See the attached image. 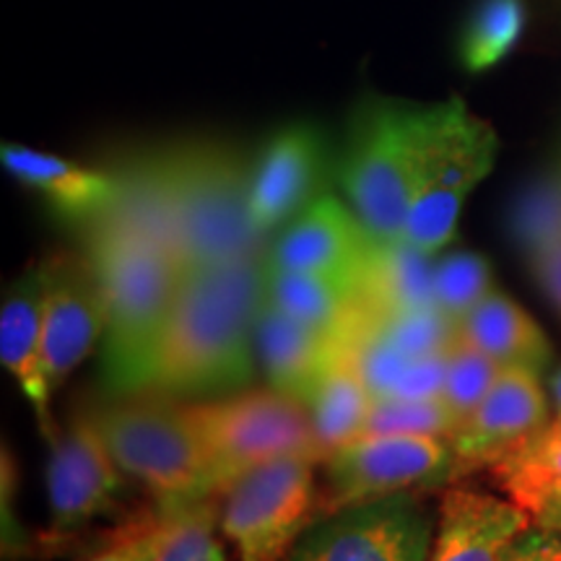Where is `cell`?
Instances as JSON below:
<instances>
[{"label": "cell", "instance_id": "obj_1", "mask_svg": "<svg viewBox=\"0 0 561 561\" xmlns=\"http://www.w3.org/2000/svg\"><path fill=\"white\" fill-rule=\"evenodd\" d=\"M268 255L182 273L144 390L210 396L244 388L255 375V328L265 301Z\"/></svg>", "mask_w": 561, "mask_h": 561}, {"label": "cell", "instance_id": "obj_2", "mask_svg": "<svg viewBox=\"0 0 561 561\" xmlns=\"http://www.w3.org/2000/svg\"><path fill=\"white\" fill-rule=\"evenodd\" d=\"M174 221V257L182 273L221 268L268 255V240L250 216V172L240 151L214 140L164 149Z\"/></svg>", "mask_w": 561, "mask_h": 561}, {"label": "cell", "instance_id": "obj_3", "mask_svg": "<svg viewBox=\"0 0 561 561\" xmlns=\"http://www.w3.org/2000/svg\"><path fill=\"white\" fill-rule=\"evenodd\" d=\"M87 252L107 297L104 375L121 396L140 392L178 297L182 268L161 244L115 231L91 229Z\"/></svg>", "mask_w": 561, "mask_h": 561}, {"label": "cell", "instance_id": "obj_4", "mask_svg": "<svg viewBox=\"0 0 561 561\" xmlns=\"http://www.w3.org/2000/svg\"><path fill=\"white\" fill-rule=\"evenodd\" d=\"M112 458L151 491L159 510L221 500L219 481L185 403L159 392H130L89 409Z\"/></svg>", "mask_w": 561, "mask_h": 561}, {"label": "cell", "instance_id": "obj_5", "mask_svg": "<svg viewBox=\"0 0 561 561\" xmlns=\"http://www.w3.org/2000/svg\"><path fill=\"white\" fill-rule=\"evenodd\" d=\"M424 107L369 100L351 121L339 182L377 242L403 240L416 187Z\"/></svg>", "mask_w": 561, "mask_h": 561}, {"label": "cell", "instance_id": "obj_6", "mask_svg": "<svg viewBox=\"0 0 561 561\" xmlns=\"http://www.w3.org/2000/svg\"><path fill=\"white\" fill-rule=\"evenodd\" d=\"M500 138L460 100L424 107L416 187L403 240L437 255L453 240L458 216L473 187L496 161Z\"/></svg>", "mask_w": 561, "mask_h": 561}, {"label": "cell", "instance_id": "obj_7", "mask_svg": "<svg viewBox=\"0 0 561 561\" xmlns=\"http://www.w3.org/2000/svg\"><path fill=\"white\" fill-rule=\"evenodd\" d=\"M224 494L244 473L280 458H310L322 466L312 413L278 390H248L221 401L185 403Z\"/></svg>", "mask_w": 561, "mask_h": 561}, {"label": "cell", "instance_id": "obj_8", "mask_svg": "<svg viewBox=\"0 0 561 561\" xmlns=\"http://www.w3.org/2000/svg\"><path fill=\"white\" fill-rule=\"evenodd\" d=\"M320 462L280 458L244 473L221 494L219 528L240 561H284L318 520Z\"/></svg>", "mask_w": 561, "mask_h": 561}, {"label": "cell", "instance_id": "obj_9", "mask_svg": "<svg viewBox=\"0 0 561 561\" xmlns=\"http://www.w3.org/2000/svg\"><path fill=\"white\" fill-rule=\"evenodd\" d=\"M325 494L318 517L351 504L380 500L401 491H426L460 481L450 439L416 434H369L322 460Z\"/></svg>", "mask_w": 561, "mask_h": 561}, {"label": "cell", "instance_id": "obj_10", "mask_svg": "<svg viewBox=\"0 0 561 561\" xmlns=\"http://www.w3.org/2000/svg\"><path fill=\"white\" fill-rule=\"evenodd\" d=\"M434 525L421 491H401L318 517L284 561H430Z\"/></svg>", "mask_w": 561, "mask_h": 561}, {"label": "cell", "instance_id": "obj_11", "mask_svg": "<svg viewBox=\"0 0 561 561\" xmlns=\"http://www.w3.org/2000/svg\"><path fill=\"white\" fill-rule=\"evenodd\" d=\"M107 297L89 252H60L47 257L45 320H42V369L55 392L104 341Z\"/></svg>", "mask_w": 561, "mask_h": 561}, {"label": "cell", "instance_id": "obj_12", "mask_svg": "<svg viewBox=\"0 0 561 561\" xmlns=\"http://www.w3.org/2000/svg\"><path fill=\"white\" fill-rule=\"evenodd\" d=\"M47 462V500L53 533H73L107 515L128 489V476L112 458L94 419L79 413L66 432L50 439Z\"/></svg>", "mask_w": 561, "mask_h": 561}, {"label": "cell", "instance_id": "obj_13", "mask_svg": "<svg viewBox=\"0 0 561 561\" xmlns=\"http://www.w3.org/2000/svg\"><path fill=\"white\" fill-rule=\"evenodd\" d=\"M549 421L551 413L541 388V371L504 367L489 396L460 421L450 437L460 476L466 479L481 468L491 471L496 462L543 432Z\"/></svg>", "mask_w": 561, "mask_h": 561}, {"label": "cell", "instance_id": "obj_14", "mask_svg": "<svg viewBox=\"0 0 561 561\" xmlns=\"http://www.w3.org/2000/svg\"><path fill=\"white\" fill-rule=\"evenodd\" d=\"M325 140L307 123L286 125L265 140L250 172V216L268 240L322 195Z\"/></svg>", "mask_w": 561, "mask_h": 561}, {"label": "cell", "instance_id": "obj_15", "mask_svg": "<svg viewBox=\"0 0 561 561\" xmlns=\"http://www.w3.org/2000/svg\"><path fill=\"white\" fill-rule=\"evenodd\" d=\"M375 242L348 203L343 206L333 195H320L276 237L268 248V265L356 284Z\"/></svg>", "mask_w": 561, "mask_h": 561}, {"label": "cell", "instance_id": "obj_16", "mask_svg": "<svg viewBox=\"0 0 561 561\" xmlns=\"http://www.w3.org/2000/svg\"><path fill=\"white\" fill-rule=\"evenodd\" d=\"M530 528V515L510 496L450 486L437 504L430 561H507Z\"/></svg>", "mask_w": 561, "mask_h": 561}, {"label": "cell", "instance_id": "obj_17", "mask_svg": "<svg viewBox=\"0 0 561 561\" xmlns=\"http://www.w3.org/2000/svg\"><path fill=\"white\" fill-rule=\"evenodd\" d=\"M47 294V261L32 265L24 276L11 284L0 310V362L19 382L30 401L39 430L53 439L55 430L50 416L53 390L42 369V320H45Z\"/></svg>", "mask_w": 561, "mask_h": 561}, {"label": "cell", "instance_id": "obj_18", "mask_svg": "<svg viewBox=\"0 0 561 561\" xmlns=\"http://www.w3.org/2000/svg\"><path fill=\"white\" fill-rule=\"evenodd\" d=\"M255 348L271 388L310 405L320 380L341 359L346 343L289 318L265 299L257 314Z\"/></svg>", "mask_w": 561, "mask_h": 561}, {"label": "cell", "instance_id": "obj_19", "mask_svg": "<svg viewBox=\"0 0 561 561\" xmlns=\"http://www.w3.org/2000/svg\"><path fill=\"white\" fill-rule=\"evenodd\" d=\"M0 161L5 172L16 178L21 185L39 193L50 206L70 221L91 224L100 219L112 206L121 180L117 172L89 170L76 161L60 159L55 153L26 149L19 144H3Z\"/></svg>", "mask_w": 561, "mask_h": 561}, {"label": "cell", "instance_id": "obj_20", "mask_svg": "<svg viewBox=\"0 0 561 561\" xmlns=\"http://www.w3.org/2000/svg\"><path fill=\"white\" fill-rule=\"evenodd\" d=\"M265 299L289 318L346 341L364 318L359 286L354 280L318 273L284 271L268 265Z\"/></svg>", "mask_w": 561, "mask_h": 561}, {"label": "cell", "instance_id": "obj_21", "mask_svg": "<svg viewBox=\"0 0 561 561\" xmlns=\"http://www.w3.org/2000/svg\"><path fill=\"white\" fill-rule=\"evenodd\" d=\"M460 339L479 346L502 367H528L543 371L551 346L536 320L502 291H491L481 305L458 322Z\"/></svg>", "mask_w": 561, "mask_h": 561}, {"label": "cell", "instance_id": "obj_22", "mask_svg": "<svg viewBox=\"0 0 561 561\" xmlns=\"http://www.w3.org/2000/svg\"><path fill=\"white\" fill-rule=\"evenodd\" d=\"M356 286L367 314L430 307L434 305V261L405 240L375 242Z\"/></svg>", "mask_w": 561, "mask_h": 561}, {"label": "cell", "instance_id": "obj_23", "mask_svg": "<svg viewBox=\"0 0 561 561\" xmlns=\"http://www.w3.org/2000/svg\"><path fill=\"white\" fill-rule=\"evenodd\" d=\"M307 409L312 413L314 434L325 458L362 437L369 413L375 409V396L364 382L362 371L351 362L346 348L341 359L325 371Z\"/></svg>", "mask_w": 561, "mask_h": 561}, {"label": "cell", "instance_id": "obj_24", "mask_svg": "<svg viewBox=\"0 0 561 561\" xmlns=\"http://www.w3.org/2000/svg\"><path fill=\"white\" fill-rule=\"evenodd\" d=\"M219 507V500H208L178 510H157L149 561H227L224 543L216 536Z\"/></svg>", "mask_w": 561, "mask_h": 561}, {"label": "cell", "instance_id": "obj_25", "mask_svg": "<svg viewBox=\"0 0 561 561\" xmlns=\"http://www.w3.org/2000/svg\"><path fill=\"white\" fill-rule=\"evenodd\" d=\"M528 24L525 0H479L458 37V58L468 73L494 68L517 45Z\"/></svg>", "mask_w": 561, "mask_h": 561}, {"label": "cell", "instance_id": "obj_26", "mask_svg": "<svg viewBox=\"0 0 561 561\" xmlns=\"http://www.w3.org/2000/svg\"><path fill=\"white\" fill-rule=\"evenodd\" d=\"M510 229L528 257L561 240V170L536 180L517 195L510 210Z\"/></svg>", "mask_w": 561, "mask_h": 561}, {"label": "cell", "instance_id": "obj_27", "mask_svg": "<svg viewBox=\"0 0 561 561\" xmlns=\"http://www.w3.org/2000/svg\"><path fill=\"white\" fill-rule=\"evenodd\" d=\"M502 369L500 362L460 339L458 333V339L447 348L445 382H442L439 398L455 413V419L462 421L489 396V390L500 380Z\"/></svg>", "mask_w": 561, "mask_h": 561}, {"label": "cell", "instance_id": "obj_28", "mask_svg": "<svg viewBox=\"0 0 561 561\" xmlns=\"http://www.w3.org/2000/svg\"><path fill=\"white\" fill-rule=\"evenodd\" d=\"M367 320L382 339H388L392 346L413 359L445 354L458 339V322L447 318L437 305L388 314H367Z\"/></svg>", "mask_w": 561, "mask_h": 561}, {"label": "cell", "instance_id": "obj_29", "mask_svg": "<svg viewBox=\"0 0 561 561\" xmlns=\"http://www.w3.org/2000/svg\"><path fill=\"white\" fill-rule=\"evenodd\" d=\"M491 289V265L479 252H453L434 263V305L460 322Z\"/></svg>", "mask_w": 561, "mask_h": 561}, {"label": "cell", "instance_id": "obj_30", "mask_svg": "<svg viewBox=\"0 0 561 561\" xmlns=\"http://www.w3.org/2000/svg\"><path fill=\"white\" fill-rule=\"evenodd\" d=\"M460 421L442 398H388L375 401L362 437L369 434H416V437L450 439Z\"/></svg>", "mask_w": 561, "mask_h": 561}, {"label": "cell", "instance_id": "obj_31", "mask_svg": "<svg viewBox=\"0 0 561 561\" xmlns=\"http://www.w3.org/2000/svg\"><path fill=\"white\" fill-rule=\"evenodd\" d=\"M512 502H517L528 512L536 528L561 533V479L525 491Z\"/></svg>", "mask_w": 561, "mask_h": 561}, {"label": "cell", "instance_id": "obj_32", "mask_svg": "<svg viewBox=\"0 0 561 561\" xmlns=\"http://www.w3.org/2000/svg\"><path fill=\"white\" fill-rule=\"evenodd\" d=\"M151 528H153V517L151 520L136 523L133 528L123 530L115 543L107 546V549L96 553V557H91L89 561H149Z\"/></svg>", "mask_w": 561, "mask_h": 561}, {"label": "cell", "instance_id": "obj_33", "mask_svg": "<svg viewBox=\"0 0 561 561\" xmlns=\"http://www.w3.org/2000/svg\"><path fill=\"white\" fill-rule=\"evenodd\" d=\"M507 561H561V533L533 525L512 546Z\"/></svg>", "mask_w": 561, "mask_h": 561}, {"label": "cell", "instance_id": "obj_34", "mask_svg": "<svg viewBox=\"0 0 561 561\" xmlns=\"http://www.w3.org/2000/svg\"><path fill=\"white\" fill-rule=\"evenodd\" d=\"M530 268L536 273L538 284L561 310V240L530 255Z\"/></svg>", "mask_w": 561, "mask_h": 561}, {"label": "cell", "instance_id": "obj_35", "mask_svg": "<svg viewBox=\"0 0 561 561\" xmlns=\"http://www.w3.org/2000/svg\"><path fill=\"white\" fill-rule=\"evenodd\" d=\"M551 396L553 405H557V413H553V416L561 419V369H557V375L551 377Z\"/></svg>", "mask_w": 561, "mask_h": 561}]
</instances>
